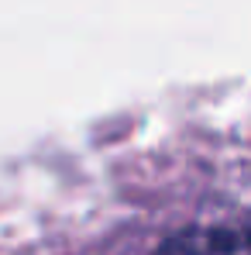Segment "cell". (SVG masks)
Masks as SVG:
<instances>
[{
    "label": "cell",
    "instance_id": "6da1fadb",
    "mask_svg": "<svg viewBox=\"0 0 251 255\" xmlns=\"http://www.w3.org/2000/svg\"><path fill=\"white\" fill-rule=\"evenodd\" d=\"M155 255H251L248 238L234 235V231H186L179 238L166 242Z\"/></svg>",
    "mask_w": 251,
    "mask_h": 255
}]
</instances>
